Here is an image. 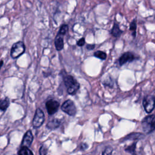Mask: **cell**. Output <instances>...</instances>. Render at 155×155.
<instances>
[{
  "mask_svg": "<svg viewBox=\"0 0 155 155\" xmlns=\"http://www.w3.org/2000/svg\"><path fill=\"white\" fill-rule=\"evenodd\" d=\"M122 30H121L119 27V25L116 23V22H114V25H113V27L112 28V29L111 30V34L116 37V38H119L121 34L122 33Z\"/></svg>",
  "mask_w": 155,
  "mask_h": 155,
  "instance_id": "11",
  "label": "cell"
},
{
  "mask_svg": "<svg viewBox=\"0 0 155 155\" xmlns=\"http://www.w3.org/2000/svg\"><path fill=\"white\" fill-rule=\"evenodd\" d=\"M68 25H67V24H63V25H61V27H60L58 35H61V36H62V35H65V34L67 33V32L68 31Z\"/></svg>",
  "mask_w": 155,
  "mask_h": 155,
  "instance_id": "17",
  "label": "cell"
},
{
  "mask_svg": "<svg viewBox=\"0 0 155 155\" xmlns=\"http://www.w3.org/2000/svg\"><path fill=\"white\" fill-rule=\"evenodd\" d=\"M130 30L132 31V35L135 37L136 30V20H133L130 25Z\"/></svg>",
  "mask_w": 155,
  "mask_h": 155,
  "instance_id": "18",
  "label": "cell"
},
{
  "mask_svg": "<svg viewBox=\"0 0 155 155\" xmlns=\"http://www.w3.org/2000/svg\"><path fill=\"white\" fill-rule=\"evenodd\" d=\"M136 143H134L131 146L128 147L127 148H125V151L130 153L134 154L135 149H136Z\"/></svg>",
  "mask_w": 155,
  "mask_h": 155,
  "instance_id": "20",
  "label": "cell"
},
{
  "mask_svg": "<svg viewBox=\"0 0 155 155\" xmlns=\"http://www.w3.org/2000/svg\"><path fill=\"white\" fill-rule=\"evenodd\" d=\"M55 48L58 51H61L64 48V40L61 35H58L54 39Z\"/></svg>",
  "mask_w": 155,
  "mask_h": 155,
  "instance_id": "10",
  "label": "cell"
},
{
  "mask_svg": "<svg viewBox=\"0 0 155 155\" xmlns=\"http://www.w3.org/2000/svg\"><path fill=\"white\" fill-rule=\"evenodd\" d=\"M18 155H33V153L27 147H22L19 150Z\"/></svg>",
  "mask_w": 155,
  "mask_h": 155,
  "instance_id": "13",
  "label": "cell"
},
{
  "mask_svg": "<svg viewBox=\"0 0 155 155\" xmlns=\"http://www.w3.org/2000/svg\"><path fill=\"white\" fill-rule=\"evenodd\" d=\"M62 110L70 116H74L76 113V108L74 102L68 99L65 101L61 106Z\"/></svg>",
  "mask_w": 155,
  "mask_h": 155,
  "instance_id": "4",
  "label": "cell"
},
{
  "mask_svg": "<svg viewBox=\"0 0 155 155\" xmlns=\"http://www.w3.org/2000/svg\"><path fill=\"white\" fill-rule=\"evenodd\" d=\"M142 128L146 133H150L155 130V116L150 115L145 117L142 122Z\"/></svg>",
  "mask_w": 155,
  "mask_h": 155,
  "instance_id": "3",
  "label": "cell"
},
{
  "mask_svg": "<svg viewBox=\"0 0 155 155\" xmlns=\"http://www.w3.org/2000/svg\"><path fill=\"white\" fill-rule=\"evenodd\" d=\"M62 77L68 93L71 95L74 94L79 88L80 85L79 82L71 75L65 73L62 75Z\"/></svg>",
  "mask_w": 155,
  "mask_h": 155,
  "instance_id": "1",
  "label": "cell"
},
{
  "mask_svg": "<svg viewBox=\"0 0 155 155\" xmlns=\"http://www.w3.org/2000/svg\"><path fill=\"white\" fill-rule=\"evenodd\" d=\"M113 152V148L110 146H108L105 148L103 151L102 155H112Z\"/></svg>",
  "mask_w": 155,
  "mask_h": 155,
  "instance_id": "19",
  "label": "cell"
},
{
  "mask_svg": "<svg viewBox=\"0 0 155 155\" xmlns=\"http://www.w3.org/2000/svg\"><path fill=\"white\" fill-rule=\"evenodd\" d=\"M94 56L101 60H105L107 58V54L102 51L98 50L94 53Z\"/></svg>",
  "mask_w": 155,
  "mask_h": 155,
  "instance_id": "15",
  "label": "cell"
},
{
  "mask_svg": "<svg viewBox=\"0 0 155 155\" xmlns=\"http://www.w3.org/2000/svg\"><path fill=\"white\" fill-rule=\"evenodd\" d=\"M143 106L147 113H151L155 107V97L151 95L146 96L143 100Z\"/></svg>",
  "mask_w": 155,
  "mask_h": 155,
  "instance_id": "5",
  "label": "cell"
},
{
  "mask_svg": "<svg viewBox=\"0 0 155 155\" xmlns=\"http://www.w3.org/2000/svg\"><path fill=\"white\" fill-rule=\"evenodd\" d=\"M85 43V39L84 38H81L78 42H77V45L79 47H82L83 46Z\"/></svg>",
  "mask_w": 155,
  "mask_h": 155,
  "instance_id": "22",
  "label": "cell"
},
{
  "mask_svg": "<svg viewBox=\"0 0 155 155\" xmlns=\"http://www.w3.org/2000/svg\"><path fill=\"white\" fill-rule=\"evenodd\" d=\"M59 125H60V121L57 119H53L47 123V127L50 129H54L58 127Z\"/></svg>",
  "mask_w": 155,
  "mask_h": 155,
  "instance_id": "12",
  "label": "cell"
},
{
  "mask_svg": "<svg viewBox=\"0 0 155 155\" xmlns=\"http://www.w3.org/2000/svg\"><path fill=\"white\" fill-rule=\"evenodd\" d=\"M95 45L94 44H87L86 46V48L88 50H92L94 48Z\"/></svg>",
  "mask_w": 155,
  "mask_h": 155,
  "instance_id": "23",
  "label": "cell"
},
{
  "mask_svg": "<svg viewBox=\"0 0 155 155\" xmlns=\"http://www.w3.org/2000/svg\"><path fill=\"white\" fill-rule=\"evenodd\" d=\"M135 59V56L133 53L127 51L124 53L119 59V63L120 66L127 62H131Z\"/></svg>",
  "mask_w": 155,
  "mask_h": 155,
  "instance_id": "8",
  "label": "cell"
},
{
  "mask_svg": "<svg viewBox=\"0 0 155 155\" xmlns=\"http://www.w3.org/2000/svg\"><path fill=\"white\" fill-rule=\"evenodd\" d=\"M143 137V134L140 133H131L129 135L127 136V139H134V140H136V139H140Z\"/></svg>",
  "mask_w": 155,
  "mask_h": 155,
  "instance_id": "14",
  "label": "cell"
},
{
  "mask_svg": "<svg viewBox=\"0 0 155 155\" xmlns=\"http://www.w3.org/2000/svg\"><path fill=\"white\" fill-rule=\"evenodd\" d=\"M59 106V103L57 101L54 99H50L45 104L47 112L50 115L54 114L58 111Z\"/></svg>",
  "mask_w": 155,
  "mask_h": 155,
  "instance_id": "7",
  "label": "cell"
},
{
  "mask_svg": "<svg viewBox=\"0 0 155 155\" xmlns=\"http://www.w3.org/2000/svg\"><path fill=\"white\" fill-rule=\"evenodd\" d=\"M2 65H3V61H2V60H1V66L2 67Z\"/></svg>",
  "mask_w": 155,
  "mask_h": 155,
  "instance_id": "24",
  "label": "cell"
},
{
  "mask_svg": "<svg viewBox=\"0 0 155 155\" xmlns=\"http://www.w3.org/2000/svg\"><path fill=\"white\" fill-rule=\"evenodd\" d=\"M45 119L44 113L41 108H37L33 120V126L35 128L40 127L44 123Z\"/></svg>",
  "mask_w": 155,
  "mask_h": 155,
  "instance_id": "6",
  "label": "cell"
},
{
  "mask_svg": "<svg viewBox=\"0 0 155 155\" xmlns=\"http://www.w3.org/2000/svg\"><path fill=\"white\" fill-rule=\"evenodd\" d=\"M33 139V136L32 133L30 130H28L24 136L22 141V147H28L32 143Z\"/></svg>",
  "mask_w": 155,
  "mask_h": 155,
  "instance_id": "9",
  "label": "cell"
},
{
  "mask_svg": "<svg viewBox=\"0 0 155 155\" xmlns=\"http://www.w3.org/2000/svg\"><path fill=\"white\" fill-rule=\"evenodd\" d=\"M47 153V148L44 145H42L39 148V154L46 155Z\"/></svg>",
  "mask_w": 155,
  "mask_h": 155,
  "instance_id": "21",
  "label": "cell"
},
{
  "mask_svg": "<svg viewBox=\"0 0 155 155\" xmlns=\"http://www.w3.org/2000/svg\"><path fill=\"white\" fill-rule=\"evenodd\" d=\"M9 104H10V102H9V100H8V98L6 97V98L2 99L1 101V105H0L1 110L2 111L5 110L8 108V107L9 105Z\"/></svg>",
  "mask_w": 155,
  "mask_h": 155,
  "instance_id": "16",
  "label": "cell"
},
{
  "mask_svg": "<svg viewBox=\"0 0 155 155\" xmlns=\"http://www.w3.org/2000/svg\"><path fill=\"white\" fill-rule=\"evenodd\" d=\"M25 50V44L22 41H18L13 44L11 48L10 56L13 59H16L21 56Z\"/></svg>",
  "mask_w": 155,
  "mask_h": 155,
  "instance_id": "2",
  "label": "cell"
}]
</instances>
